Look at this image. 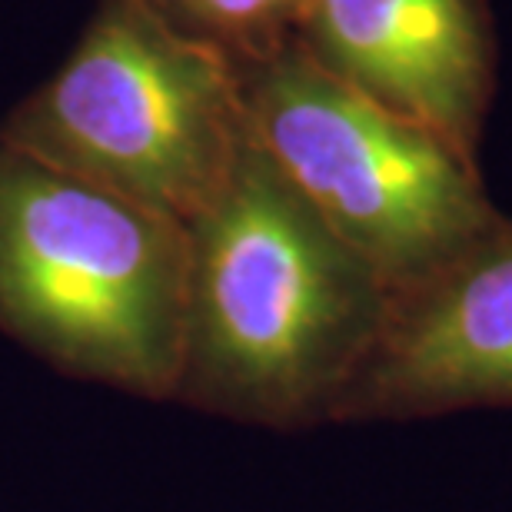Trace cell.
<instances>
[{"label":"cell","mask_w":512,"mask_h":512,"mask_svg":"<svg viewBox=\"0 0 512 512\" xmlns=\"http://www.w3.org/2000/svg\"><path fill=\"white\" fill-rule=\"evenodd\" d=\"M190 230L173 403L260 429L336 426L393 293L247 137Z\"/></svg>","instance_id":"cell-1"},{"label":"cell","mask_w":512,"mask_h":512,"mask_svg":"<svg viewBox=\"0 0 512 512\" xmlns=\"http://www.w3.org/2000/svg\"><path fill=\"white\" fill-rule=\"evenodd\" d=\"M190 230L0 143V333L70 380L173 403Z\"/></svg>","instance_id":"cell-2"},{"label":"cell","mask_w":512,"mask_h":512,"mask_svg":"<svg viewBox=\"0 0 512 512\" xmlns=\"http://www.w3.org/2000/svg\"><path fill=\"white\" fill-rule=\"evenodd\" d=\"M0 143L190 223L247 143L240 74L143 0H100L57 74L4 117Z\"/></svg>","instance_id":"cell-3"},{"label":"cell","mask_w":512,"mask_h":512,"mask_svg":"<svg viewBox=\"0 0 512 512\" xmlns=\"http://www.w3.org/2000/svg\"><path fill=\"white\" fill-rule=\"evenodd\" d=\"M237 74L247 137L393 296L499 223L463 150L323 70L296 40Z\"/></svg>","instance_id":"cell-4"},{"label":"cell","mask_w":512,"mask_h":512,"mask_svg":"<svg viewBox=\"0 0 512 512\" xmlns=\"http://www.w3.org/2000/svg\"><path fill=\"white\" fill-rule=\"evenodd\" d=\"M512 409V223L396 293L370 360L343 396V423H413Z\"/></svg>","instance_id":"cell-5"},{"label":"cell","mask_w":512,"mask_h":512,"mask_svg":"<svg viewBox=\"0 0 512 512\" xmlns=\"http://www.w3.org/2000/svg\"><path fill=\"white\" fill-rule=\"evenodd\" d=\"M293 40L323 70L466 153L483 90L469 0H306Z\"/></svg>","instance_id":"cell-6"},{"label":"cell","mask_w":512,"mask_h":512,"mask_svg":"<svg viewBox=\"0 0 512 512\" xmlns=\"http://www.w3.org/2000/svg\"><path fill=\"white\" fill-rule=\"evenodd\" d=\"M183 37L200 40L233 67H247L290 44L306 0H143Z\"/></svg>","instance_id":"cell-7"}]
</instances>
